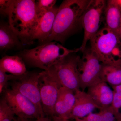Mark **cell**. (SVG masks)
Returning <instances> with one entry per match:
<instances>
[{
	"mask_svg": "<svg viewBox=\"0 0 121 121\" xmlns=\"http://www.w3.org/2000/svg\"><path fill=\"white\" fill-rule=\"evenodd\" d=\"M80 50V47L68 49L56 41H52L32 49L24 50L21 55L29 65L47 71L66 56Z\"/></svg>",
	"mask_w": 121,
	"mask_h": 121,
	"instance_id": "3",
	"label": "cell"
},
{
	"mask_svg": "<svg viewBox=\"0 0 121 121\" xmlns=\"http://www.w3.org/2000/svg\"><path fill=\"white\" fill-rule=\"evenodd\" d=\"M23 44L9 23L1 22L0 24V48L2 51L20 48Z\"/></svg>",
	"mask_w": 121,
	"mask_h": 121,
	"instance_id": "16",
	"label": "cell"
},
{
	"mask_svg": "<svg viewBox=\"0 0 121 121\" xmlns=\"http://www.w3.org/2000/svg\"><path fill=\"white\" fill-rule=\"evenodd\" d=\"M0 69L16 76L27 73L23 60L18 56H4L0 60Z\"/></svg>",
	"mask_w": 121,
	"mask_h": 121,
	"instance_id": "17",
	"label": "cell"
},
{
	"mask_svg": "<svg viewBox=\"0 0 121 121\" xmlns=\"http://www.w3.org/2000/svg\"><path fill=\"white\" fill-rule=\"evenodd\" d=\"M22 121V120H21V119H20V118H17V119L16 120V121Z\"/></svg>",
	"mask_w": 121,
	"mask_h": 121,
	"instance_id": "29",
	"label": "cell"
},
{
	"mask_svg": "<svg viewBox=\"0 0 121 121\" xmlns=\"http://www.w3.org/2000/svg\"><path fill=\"white\" fill-rule=\"evenodd\" d=\"M35 0H12L8 16L9 24L23 44L34 43L39 23Z\"/></svg>",
	"mask_w": 121,
	"mask_h": 121,
	"instance_id": "1",
	"label": "cell"
},
{
	"mask_svg": "<svg viewBox=\"0 0 121 121\" xmlns=\"http://www.w3.org/2000/svg\"><path fill=\"white\" fill-rule=\"evenodd\" d=\"M40 72H28L9 83L11 89L25 96L43 112L39 88Z\"/></svg>",
	"mask_w": 121,
	"mask_h": 121,
	"instance_id": "10",
	"label": "cell"
},
{
	"mask_svg": "<svg viewBox=\"0 0 121 121\" xmlns=\"http://www.w3.org/2000/svg\"><path fill=\"white\" fill-rule=\"evenodd\" d=\"M118 2H119V4L120 5L121 7V0H118Z\"/></svg>",
	"mask_w": 121,
	"mask_h": 121,
	"instance_id": "30",
	"label": "cell"
},
{
	"mask_svg": "<svg viewBox=\"0 0 121 121\" xmlns=\"http://www.w3.org/2000/svg\"><path fill=\"white\" fill-rule=\"evenodd\" d=\"M116 121H121V113L119 112L116 115Z\"/></svg>",
	"mask_w": 121,
	"mask_h": 121,
	"instance_id": "27",
	"label": "cell"
},
{
	"mask_svg": "<svg viewBox=\"0 0 121 121\" xmlns=\"http://www.w3.org/2000/svg\"><path fill=\"white\" fill-rule=\"evenodd\" d=\"M87 93L100 108L111 106L113 93L106 83L101 81L88 88Z\"/></svg>",
	"mask_w": 121,
	"mask_h": 121,
	"instance_id": "13",
	"label": "cell"
},
{
	"mask_svg": "<svg viewBox=\"0 0 121 121\" xmlns=\"http://www.w3.org/2000/svg\"><path fill=\"white\" fill-rule=\"evenodd\" d=\"M106 1L91 0L83 14L81 25L84 31V37L80 47L83 52L88 41L99 31L103 13L105 10Z\"/></svg>",
	"mask_w": 121,
	"mask_h": 121,
	"instance_id": "8",
	"label": "cell"
},
{
	"mask_svg": "<svg viewBox=\"0 0 121 121\" xmlns=\"http://www.w3.org/2000/svg\"><path fill=\"white\" fill-rule=\"evenodd\" d=\"M80 58L72 54L52 66L48 70L56 76L62 86L75 92L80 90L78 65Z\"/></svg>",
	"mask_w": 121,
	"mask_h": 121,
	"instance_id": "5",
	"label": "cell"
},
{
	"mask_svg": "<svg viewBox=\"0 0 121 121\" xmlns=\"http://www.w3.org/2000/svg\"><path fill=\"white\" fill-rule=\"evenodd\" d=\"M78 65L80 87L84 89L101 82L100 74L102 64L91 48L86 49Z\"/></svg>",
	"mask_w": 121,
	"mask_h": 121,
	"instance_id": "7",
	"label": "cell"
},
{
	"mask_svg": "<svg viewBox=\"0 0 121 121\" xmlns=\"http://www.w3.org/2000/svg\"><path fill=\"white\" fill-rule=\"evenodd\" d=\"M79 121H116V115L111 106L100 109L98 113H91Z\"/></svg>",
	"mask_w": 121,
	"mask_h": 121,
	"instance_id": "19",
	"label": "cell"
},
{
	"mask_svg": "<svg viewBox=\"0 0 121 121\" xmlns=\"http://www.w3.org/2000/svg\"><path fill=\"white\" fill-rule=\"evenodd\" d=\"M52 118L50 117H41L34 121H52Z\"/></svg>",
	"mask_w": 121,
	"mask_h": 121,
	"instance_id": "25",
	"label": "cell"
},
{
	"mask_svg": "<svg viewBox=\"0 0 121 121\" xmlns=\"http://www.w3.org/2000/svg\"><path fill=\"white\" fill-rule=\"evenodd\" d=\"M57 1L56 0H38L35 1V7L38 18L55 7Z\"/></svg>",
	"mask_w": 121,
	"mask_h": 121,
	"instance_id": "21",
	"label": "cell"
},
{
	"mask_svg": "<svg viewBox=\"0 0 121 121\" xmlns=\"http://www.w3.org/2000/svg\"><path fill=\"white\" fill-rule=\"evenodd\" d=\"M90 1H63L59 7L51 33L43 43L52 41L63 43L77 26H81V18Z\"/></svg>",
	"mask_w": 121,
	"mask_h": 121,
	"instance_id": "2",
	"label": "cell"
},
{
	"mask_svg": "<svg viewBox=\"0 0 121 121\" xmlns=\"http://www.w3.org/2000/svg\"><path fill=\"white\" fill-rule=\"evenodd\" d=\"M112 87L113 98L112 103L111 106L116 115L119 113V109L121 108V84Z\"/></svg>",
	"mask_w": 121,
	"mask_h": 121,
	"instance_id": "22",
	"label": "cell"
},
{
	"mask_svg": "<svg viewBox=\"0 0 121 121\" xmlns=\"http://www.w3.org/2000/svg\"><path fill=\"white\" fill-rule=\"evenodd\" d=\"M17 76L12 74H8L2 69H0V93L2 94L7 89L9 81L16 78Z\"/></svg>",
	"mask_w": 121,
	"mask_h": 121,
	"instance_id": "23",
	"label": "cell"
},
{
	"mask_svg": "<svg viewBox=\"0 0 121 121\" xmlns=\"http://www.w3.org/2000/svg\"><path fill=\"white\" fill-rule=\"evenodd\" d=\"M75 102L68 119H82L100 108L87 93L80 90L75 92Z\"/></svg>",
	"mask_w": 121,
	"mask_h": 121,
	"instance_id": "11",
	"label": "cell"
},
{
	"mask_svg": "<svg viewBox=\"0 0 121 121\" xmlns=\"http://www.w3.org/2000/svg\"><path fill=\"white\" fill-rule=\"evenodd\" d=\"M15 114L11 107L3 98L0 101V121H13L17 118L15 117Z\"/></svg>",
	"mask_w": 121,
	"mask_h": 121,
	"instance_id": "20",
	"label": "cell"
},
{
	"mask_svg": "<svg viewBox=\"0 0 121 121\" xmlns=\"http://www.w3.org/2000/svg\"><path fill=\"white\" fill-rule=\"evenodd\" d=\"M90 41L91 49L102 64L121 66V42L112 31L104 27Z\"/></svg>",
	"mask_w": 121,
	"mask_h": 121,
	"instance_id": "4",
	"label": "cell"
},
{
	"mask_svg": "<svg viewBox=\"0 0 121 121\" xmlns=\"http://www.w3.org/2000/svg\"><path fill=\"white\" fill-rule=\"evenodd\" d=\"M12 0H0V13L2 16H8Z\"/></svg>",
	"mask_w": 121,
	"mask_h": 121,
	"instance_id": "24",
	"label": "cell"
},
{
	"mask_svg": "<svg viewBox=\"0 0 121 121\" xmlns=\"http://www.w3.org/2000/svg\"><path fill=\"white\" fill-rule=\"evenodd\" d=\"M75 100L74 91L65 87H61L55 104L54 116L68 119Z\"/></svg>",
	"mask_w": 121,
	"mask_h": 121,
	"instance_id": "12",
	"label": "cell"
},
{
	"mask_svg": "<svg viewBox=\"0 0 121 121\" xmlns=\"http://www.w3.org/2000/svg\"><path fill=\"white\" fill-rule=\"evenodd\" d=\"M52 118L53 121H70L69 119L61 118L56 116H54Z\"/></svg>",
	"mask_w": 121,
	"mask_h": 121,
	"instance_id": "26",
	"label": "cell"
},
{
	"mask_svg": "<svg viewBox=\"0 0 121 121\" xmlns=\"http://www.w3.org/2000/svg\"><path fill=\"white\" fill-rule=\"evenodd\" d=\"M56 76L49 70L40 72L39 88L43 111L46 117L52 118L54 107L61 87Z\"/></svg>",
	"mask_w": 121,
	"mask_h": 121,
	"instance_id": "6",
	"label": "cell"
},
{
	"mask_svg": "<svg viewBox=\"0 0 121 121\" xmlns=\"http://www.w3.org/2000/svg\"><path fill=\"white\" fill-rule=\"evenodd\" d=\"M119 37L120 39L121 42V25H120V28H119Z\"/></svg>",
	"mask_w": 121,
	"mask_h": 121,
	"instance_id": "28",
	"label": "cell"
},
{
	"mask_svg": "<svg viewBox=\"0 0 121 121\" xmlns=\"http://www.w3.org/2000/svg\"><path fill=\"white\" fill-rule=\"evenodd\" d=\"M100 77L112 87L121 84V66L102 64Z\"/></svg>",
	"mask_w": 121,
	"mask_h": 121,
	"instance_id": "18",
	"label": "cell"
},
{
	"mask_svg": "<svg viewBox=\"0 0 121 121\" xmlns=\"http://www.w3.org/2000/svg\"><path fill=\"white\" fill-rule=\"evenodd\" d=\"M59 7L55 6L39 19V23L33 37V41L37 40L43 44L49 37L53 28Z\"/></svg>",
	"mask_w": 121,
	"mask_h": 121,
	"instance_id": "14",
	"label": "cell"
},
{
	"mask_svg": "<svg viewBox=\"0 0 121 121\" xmlns=\"http://www.w3.org/2000/svg\"><path fill=\"white\" fill-rule=\"evenodd\" d=\"M106 27L119 37L121 21V7L118 0L107 1L104 10Z\"/></svg>",
	"mask_w": 121,
	"mask_h": 121,
	"instance_id": "15",
	"label": "cell"
},
{
	"mask_svg": "<svg viewBox=\"0 0 121 121\" xmlns=\"http://www.w3.org/2000/svg\"><path fill=\"white\" fill-rule=\"evenodd\" d=\"M4 98L15 115L23 121L46 117L32 102L17 91L11 89L4 92Z\"/></svg>",
	"mask_w": 121,
	"mask_h": 121,
	"instance_id": "9",
	"label": "cell"
}]
</instances>
